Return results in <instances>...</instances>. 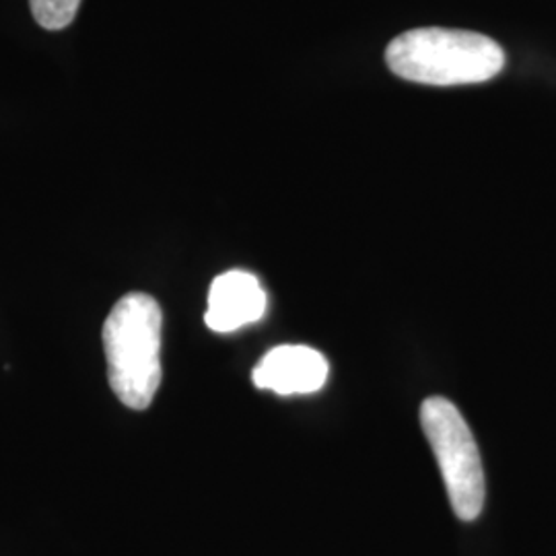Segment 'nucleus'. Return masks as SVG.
<instances>
[{
    "label": "nucleus",
    "instance_id": "obj_1",
    "mask_svg": "<svg viewBox=\"0 0 556 556\" xmlns=\"http://www.w3.org/2000/svg\"><path fill=\"white\" fill-rule=\"evenodd\" d=\"M160 303L147 293H128L103 324L108 379L119 402L132 410L151 406L161 386Z\"/></svg>",
    "mask_w": 556,
    "mask_h": 556
},
{
    "label": "nucleus",
    "instance_id": "obj_2",
    "mask_svg": "<svg viewBox=\"0 0 556 556\" xmlns=\"http://www.w3.org/2000/svg\"><path fill=\"white\" fill-rule=\"evenodd\" d=\"M386 62L400 79L452 87L497 77L505 54L497 41L477 31L420 27L390 41Z\"/></svg>",
    "mask_w": 556,
    "mask_h": 556
},
{
    "label": "nucleus",
    "instance_id": "obj_3",
    "mask_svg": "<svg viewBox=\"0 0 556 556\" xmlns=\"http://www.w3.org/2000/svg\"><path fill=\"white\" fill-rule=\"evenodd\" d=\"M420 427L438 457L456 516L462 521H475L484 507L486 482L477 439L466 418L447 397H427L420 404Z\"/></svg>",
    "mask_w": 556,
    "mask_h": 556
},
{
    "label": "nucleus",
    "instance_id": "obj_4",
    "mask_svg": "<svg viewBox=\"0 0 556 556\" xmlns=\"http://www.w3.org/2000/svg\"><path fill=\"white\" fill-rule=\"evenodd\" d=\"M328 361L316 349L282 344L266 353L254 374V386L280 396L314 394L328 379Z\"/></svg>",
    "mask_w": 556,
    "mask_h": 556
},
{
    "label": "nucleus",
    "instance_id": "obj_5",
    "mask_svg": "<svg viewBox=\"0 0 556 556\" xmlns=\"http://www.w3.org/2000/svg\"><path fill=\"white\" fill-rule=\"evenodd\" d=\"M266 303L268 299L258 278L245 270H229L211 285L204 321L213 332H236L262 319Z\"/></svg>",
    "mask_w": 556,
    "mask_h": 556
},
{
    "label": "nucleus",
    "instance_id": "obj_6",
    "mask_svg": "<svg viewBox=\"0 0 556 556\" xmlns=\"http://www.w3.org/2000/svg\"><path fill=\"white\" fill-rule=\"evenodd\" d=\"M29 7L43 29L59 31L77 17L80 0H29Z\"/></svg>",
    "mask_w": 556,
    "mask_h": 556
}]
</instances>
